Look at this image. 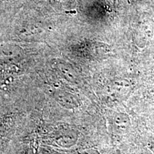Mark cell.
Instances as JSON below:
<instances>
[{
  "label": "cell",
  "mask_w": 154,
  "mask_h": 154,
  "mask_svg": "<svg viewBox=\"0 0 154 154\" xmlns=\"http://www.w3.org/2000/svg\"><path fill=\"white\" fill-rule=\"evenodd\" d=\"M79 154H99L98 152H96L95 151H92V150H89V151H83L82 153H79Z\"/></svg>",
  "instance_id": "1"
}]
</instances>
